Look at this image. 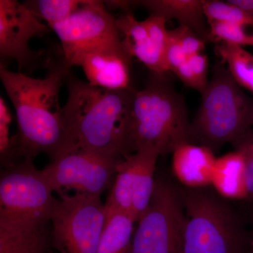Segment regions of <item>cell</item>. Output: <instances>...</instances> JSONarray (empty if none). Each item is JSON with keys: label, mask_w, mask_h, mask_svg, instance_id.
<instances>
[{"label": "cell", "mask_w": 253, "mask_h": 253, "mask_svg": "<svg viewBox=\"0 0 253 253\" xmlns=\"http://www.w3.org/2000/svg\"><path fill=\"white\" fill-rule=\"evenodd\" d=\"M47 67V76L36 79L0 66L1 83L16 111L18 131L15 137L21 160L44 154L52 161L76 148L59 103L60 89L71 66L63 56L59 63L50 60Z\"/></svg>", "instance_id": "obj_1"}, {"label": "cell", "mask_w": 253, "mask_h": 253, "mask_svg": "<svg viewBox=\"0 0 253 253\" xmlns=\"http://www.w3.org/2000/svg\"><path fill=\"white\" fill-rule=\"evenodd\" d=\"M26 158L0 176V253H49L56 198L42 170Z\"/></svg>", "instance_id": "obj_2"}, {"label": "cell", "mask_w": 253, "mask_h": 253, "mask_svg": "<svg viewBox=\"0 0 253 253\" xmlns=\"http://www.w3.org/2000/svg\"><path fill=\"white\" fill-rule=\"evenodd\" d=\"M66 82L63 118L76 148L124 159L125 133L135 89H104L70 74Z\"/></svg>", "instance_id": "obj_3"}, {"label": "cell", "mask_w": 253, "mask_h": 253, "mask_svg": "<svg viewBox=\"0 0 253 253\" xmlns=\"http://www.w3.org/2000/svg\"><path fill=\"white\" fill-rule=\"evenodd\" d=\"M189 113L184 96L168 73L150 71L144 89L136 91L125 133L123 158L144 149L161 156L189 142Z\"/></svg>", "instance_id": "obj_4"}, {"label": "cell", "mask_w": 253, "mask_h": 253, "mask_svg": "<svg viewBox=\"0 0 253 253\" xmlns=\"http://www.w3.org/2000/svg\"><path fill=\"white\" fill-rule=\"evenodd\" d=\"M201 102L191 122L189 143L218 151L253 127V99L246 94L220 59L201 94Z\"/></svg>", "instance_id": "obj_5"}, {"label": "cell", "mask_w": 253, "mask_h": 253, "mask_svg": "<svg viewBox=\"0 0 253 253\" xmlns=\"http://www.w3.org/2000/svg\"><path fill=\"white\" fill-rule=\"evenodd\" d=\"M184 210L181 253H244L240 219L217 195L205 189L181 191Z\"/></svg>", "instance_id": "obj_6"}, {"label": "cell", "mask_w": 253, "mask_h": 253, "mask_svg": "<svg viewBox=\"0 0 253 253\" xmlns=\"http://www.w3.org/2000/svg\"><path fill=\"white\" fill-rule=\"evenodd\" d=\"M128 253H181L184 210L180 190L156 178L149 207L137 221Z\"/></svg>", "instance_id": "obj_7"}, {"label": "cell", "mask_w": 253, "mask_h": 253, "mask_svg": "<svg viewBox=\"0 0 253 253\" xmlns=\"http://www.w3.org/2000/svg\"><path fill=\"white\" fill-rule=\"evenodd\" d=\"M106 222L101 197L59 195L51 215L52 247L60 253H96Z\"/></svg>", "instance_id": "obj_8"}, {"label": "cell", "mask_w": 253, "mask_h": 253, "mask_svg": "<svg viewBox=\"0 0 253 253\" xmlns=\"http://www.w3.org/2000/svg\"><path fill=\"white\" fill-rule=\"evenodd\" d=\"M123 160L75 148L51 161L42 172L59 196L75 191L101 197L112 187Z\"/></svg>", "instance_id": "obj_9"}, {"label": "cell", "mask_w": 253, "mask_h": 253, "mask_svg": "<svg viewBox=\"0 0 253 253\" xmlns=\"http://www.w3.org/2000/svg\"><path fill=\"white\" fill-rule=\"evenodd\" d=\"M160 156L156 150L144 149L124 158L104 204L106 219L113 213L123 212L136 222L139 220L152 199Z\"/></svg>", "instance_id": "obj_10"}, {"label": "cell", "mask_w": 253, "mask_h": 253, "mask_svg": "<svg viewBox=\"0 0 253 253\" xmlns=\"http://www.w3.org/2000/svg\"><path fill=\"white\" fill-rule=\"evenodd\" d=\"M50 28L61 41L65 58L83 50L123 45L116 18L103 1L86 0L67 19Z\"/></svg>", "instance_id": "obj_11"}, {"label": "cell", "mask_w": 253, "mask_h": 253, "mask_svg": "<svg viewBox=\"0 0 253 253\" xmlns=\"http://www.w3.org/2000/svg\"><path fill=\"white\" fill-rule=\"evenodd\" d=\"M51 31L24 4L16 0H0V56L1 61H16L19 72L39 64L42 51L30 49V41Z\"/></svg>", "instance_id": "obj_12"}, {"label": "cell", "mask_w": 253, "mask_h": 253, "mask_svg": "<svg viewBox=\"0 0 253 253\" xmlns=\"http://www.w3.org/2000/svg\"><path fill=\"white\" fill-rule=\"evenodd\" d=\"M131 59L123 45L83 50L65 58L70 66L83 68L91 85L111 90L131 87Z\"/></svg>", "instance_id": "obj_13"}, {"label": "cell", "mask_w": 253, "mask_h": 253, "mask_svg": "<svg viewBox=\"0 0 253 253\" xmlns=\"http://www.w3.org/2000/svg\"><path fill=\"white\" fill-rule=\"evenodd\" d=\"M216 159L209 148L184 143L172 152L173 174L188 189H205L211 186Z\"/></svg>", "instance_id": "obj_14"}, {"label": "cell", "mask_w": 253, "mask_h": 253, "mask_svg": "<svg viewBox=\"0 0 253 253\" xmlns=\"http://www.w3.org/2000/svg\"><path fill=\"white\" fill-rule=\"evenodd\" d=\"M116 21L123 47L128 55L144 63L150 71L167 73L165 51L153 39L144 21L136 20L132 13H123Z\"/></svg>", "instance_id": "obj_15"}, {"label": "cell", "mask_w": 253, "mask_h": 253, "mask_svg": "<svg viewBox=\"0 0 253 253\" xmlns=\"http://www.w3.org/2000/svg\"><path fill=\"white\" fill-rule=\"evenodd\" d=\"M166 21L176 19L180 26L189 28L207 44L212 43L211 30L204 14V0H144L136 1Z\"/></svg>", "instance_id": "obj_16"}, {"label": "cell", "mask_w": 253, "mask_h": 253, "mask_svg": "<svg viewBox=\"0 0 253 253\" xmlns=\"http://www.w3.org/2000/svg\"><path fill=\"white\" fill-rule=\"evenodd\" d=\"M211 186L222 199L248 201L244 160L239 151L217 158Z\"/></svg>", "instance_id": "obj_17"}, {"label": "cell", "mask_w": 253, "mask_h": 253, "mask_svg": "<svg viewBox=\"0 0 253 253\" xmlns=\"http://www.w3.org/2000/svg\"><path fill=\"white\" fill-rule=\"evenodd\" d=\"M136 221L129 214L116 212L106 219L96 253H128Z\"/></svg>", "instance_id": "obj_18"}, {"label": "cell", "mask_w": 253, "mask_h": 253, "mask_svg": "<svg viewBox=\"0 0 253 253\" xmlns=\"http://www.w3.org/2000/svg\"><path fill=\"white\" fill-rule=\"evenodd\" d=\"M214 52L239 85L253 93V54L241 46L224 43L215 44Z\"/></svg>", "instance_id": "obj_19"}, {"label": "cell", "mask_w": 253, "mask_h": 253, "mask_svg": "<svg viewBox=\"0 0 253 253\" xmlns=\"http://www.w3.org/2000/svg\"><path fill=\"white\" fill-rule=\"evenodd\" d=\"M86 0H33L23 3L41 19L53 25L62 22L86 2Z\"/></svg>", "instance_id": "obj_20"}, {"label": "cell", "mask_w": 253, "mask_h": 253, "mask_svg": "<svg viewBox=\"0 0 253 253\" xmlns=\"http://www.w3.org/2000/svg\"><path fill=\"white\" fill-rule=\"evenodd\" d=\"M212 43L253 46V23L247 24L210 22Z\"/></svg>", "instance_id": "obj_21"}, {"label": "cell", "mask_w": 253, "mask_h": 253, "mask_svg": "<svg viewBox=\"0 0 253 253\" xmlns=\"http://www.w3.org/2000/svg\"><path fill=\"white\" fill-rule=\"evenodd\" d=\"M12 115L6 101L0 97V161L1 168H6L21 161L18 156L15 135L10 136Z\"/></svg>", "instance_id": "obj_22"}, {"label": "cell", "mask_w": 253, "mask_h": 253, "mask_svg": "<svg viewBox=\"0 0 253 253\" xmlns=\"http://www.w3.org/2000/svg\"><path fill=\"white\" fill-rule=\"evenodd\" d=\"M204 14L210 22L239 23H253V18L242 8L233 4L230 0H204Z\"/></svg>", "instance_id": "obj_23"}, {"label": "cell", "mask_w": 253, "mask_h": 253, "mask_svg": "<svg viewBox=\"0 0 253 253\" xmlns=\"http://www.w3.org/2000/svg\"><path fill=\"white\" fill-rule=\"evenodd\" d=\"M231 144L244 158L248 201L253 202V127L233 141Z\"/></svg>", "instance_id": "obj_24"}, {"label": "cell", "mask_w": 253, "mask_h": 253, "mask_svg": "<svg viewBox=\"0 0 253 253\" xmlns=\"http://www.w3.org/2000/svg\"><path fill=\"white\" fill-rule=\"evenodd\" d=\"M170 31L188 57L204 53L206 43L189 28L179 26Z\"/></svg>", "instance_id": "obj_25"}, {"label": "cell", "mask_w": 253, "mask_h": 253, "mask_svg": "<svg viewBox=\"0 0 253 253\" xmlns=\"http://www.w3.org/2000/svg\"><path fill=\"white\" fill-rule=\"evenodd\" d=\"M168 33L169 40L165 52V65L166 72L174 73L181 65L187 61L189 57L186 56L179 42L173 36L171 31H169Z\"/></svg>", "instance_id": "obj_26"}, {"label": "cell", "mask_w": 253, "mask_h": 253, "mask_svg": "<svg viewBox=\"0 0 253 253\" xmlns=\"http://www.w3.org/2000/svg\"><path fill=\"white\" fill-rule=\"evenodd\" d=\"M188 62L194 74L196 83V91L202 94L207 87L209 81L208 79V58L204 53L194 55L188 58Z\"/></svg>", "instance_id": "obj_27"}, {"label": "cell", "mask_w": 253, "mask_h": 253, "mask_svg": "<svg viewBox=\"0 0 253 253\" xmlns=\"http://www.w3.org/2000/svg\"><path fill=\"white\" fill-rule=\"evenodd\" d=\"M106 8L123 10V13L131 12V6L136 5V1H104Z\"/></svg>", "instance_id": "obj_28"}, {"label": "cell", "mask_w": 253, "mask_h": 253, "mask_svg": "<svg viewBox=\"0 0 253 253\" xmlns=\"http://www.w3.org/2000/svg\"><path fill=\"white\" fill-rule=\"evenodd\" d=\"M233 4L242 8L253 18V0H230Z\"/></svg>", "instance_id": "obj_29"}, {"label": "cell", "mask_w": 253, "mask_h": 253, "mask_svg": "<svg viewBox=\"0 0 253 253\" xmlns=\"http://www.w3.org/2000/svg\"><path fill=\"white\" fill-rule=\"evenodd\" d=\"M251 253H253V236L252 241H251Z\"/></svg>", "instance_id": "obj_30"}]
</instances>
